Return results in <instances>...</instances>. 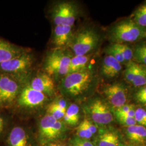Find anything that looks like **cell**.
I'll return each instance as SVG.
<instances>
[{"mask_svg":"<svg viewBox=\"0 0 146 146\" xmlns=\"http://www.w3.org/2000/svg\"><path fill=\"white\" fill-rule=\"evenodd\" d=\"M71 58L67 52L57 48L47 54L43 68L51 77H64L69 72Z\"/></svg>","mask_w":146,"mask_h":146,"instance_id":"obj_2","label":"cell"},{"mask_svg":"<svg viewBox=\"0 0 146 146\" xmlns=\"http://www.w3.org/2000/svg\"><path fill=\"white\" fill-rule=\"evenodd\" d=\"M133 58L136 61L146 66V44H141L135 48Z\"/></svg>","mask_w":146,"mask_h":146,"instance_id":"obj_25","label":"cell"},{"mask_svg":"<svg viewBox=\"0 0 146 146\" xmlns=\"http://www.w3.org/2000/svg\"><path fill=\"white\" fill-rule=\"evenodd\" d=\"M89 60L90 57L87 55H75L71 58L68 74L76 73L86 70Z\"/></svg>","mask_w":146,"mask_h":146,"instance_id":"obj_17","label":"cell"},{"mask_svg":"<svg viewBox=\"0 0 146 146\" xmlns=\"http://www.w3.org/2000/svg\"><path fill=\"white\" fill-rule=\"evenodd\" d=\"M134 108L133 105L131 104H125L118 108H116L115 111L116 115H120L122 114H125L129 111L130 110Z\"/></svg>","mask_w":146,"mask_h":146,"instance_id":"obj_33","label":"cell"},{"mask_svg":"<svg viewBox=\"0 0 146 146\" xmlns=\"http://www.w3.org/2000/svg\"><path fill=\"white\" fill-rule=\"evenodd\" d=\"M106 95L110 104L114 107L118 108L125 104L127 102V90L121 84H110L104 89Z\"/></svg>","mask_w":146,"mask_h":146,"instance_id":"obj_10","label":"cell"},{"mask_svg":"<svg viewBox=\"0 0 146 146\" xmlns=\"http://www.w3.org/2000/svg\"><path fill=\"white\" fill-rule=\"evenodd\" d=\"M66 112V111L61 108L55 101L49 104L47 108V113L56 120H60L63 118Z\"/></svg>","mask_w":146,"mask_h":146,"instance_id":"obj_24","label":"cell"},{"mask_svg":"<svg viewBox=\"0 0 146 146\" xmlns=\"http://www.w3.org/2000/svg\"><path fill=\"white\" fill-rule=\"evenodd\" d=\"M55 102L61 108H62L63 110L65 111L67 110V104H66V101L64 100H58L55 101Z\"/></svg>","mask_w":146,"mask_h":146,"instance_id":"obj_36","label":"cell"},{"mask_svg":"<svg viewBox=\"0 0 146 146\" xmlns=\"http://www.w3.org/2000/svg\"><path fill=\"white\" fill-rule=\"evenodd\" d=\"M117 119L121 124L125 125L127 127H130L131 125H135L137 123L134 117L122 116H117Z\"/></svg>","mask_w":146,"mask_h":146,"instance_id":"obj_31","label":"cell"},{"mask_svg":"<svg viewBox=\"0 0 146 146\" xmlns=\"http://www.w3.org/2000/svg\"><path fill=\"white\" fill-rule=\"evenodd\" d=\"M122 69V66L115 58L107 55L104 58L102 66V73L104 76L113 78L117 76Z\"/></svg>","mask_w":146,"mask_h":146,"instance_id":"obj_14","label":"cell"},{"mask_svg":"<svg viewBox=\"0 0 146 146\" xmlns=\"http://www.w3.org/2000/svg\"><path fill=\"white\" fill-rule=\"evenodd\" d=\"M8 143L9 146H29L26 133L20 127H15L11 131Z\"/></svg>","mask_w":146,"mask_h":146,"instance_id":"obj_15","label":"cell"},{"mask_svg":"<svg viewBox=\"0 0 146 146\" xmlns=\"http://www.w3.org/2000/svg\"><path fill=\"white\" fill-rule=\"evenodd\" d=\"M89 110L92 119L96 124L106 125L113 121V115L109 107L101 100H94Z\"/></svg>","mask_w":146,"mask_h":146,"instance_id":"obj_8","label":"cell"},{"mask_svg":"<svg viewBox=\"0 0 146 146\" xmlns=\"http://www.w3.org/2000/svg\"><path fill=\"white\" fill-rule=\"evenodd\" d=\"M131 84L136 87L146 85V68L143 65L137 63L135 75Z\"/></svg>","mask_w":146,"mask_h":146,"instance_id":"obj_21","label":"cell"},{"mask_svg":"<svg viewBox=\"0 0 146 146\" xmlns=\"http://www.w3.org/2000/svg\"><path fill=\"white\" fill-rule=\"evenodd\" d=\"M106 51L108 55L115 58V59L121 64L125 62V60L122 54H121L119 49L115 46L114 43L111 44L110 47H108Z\"/></svg>","mask_w":146,"mask_h":146,"instance_id":"obj_28","label":"cell"},{"mask_svg":"<svg viewBox=\"0 0 146 146\" xmlns=\"http://www.w3.org/2000/svg\"><path fill=\"white\" fill-rule=\"evenodd\" d=\"M23 48L0 38V64L25 52Z\"/></svg>","mask_w":146,"mask_h":146,"instance_id":"obj_13","label":"cell"},{"mask_svg":"<svg viewBox=\"0 0 146 146\" xmlns=\"http://www.w3.org/2000/svg\"><path fill=\"white\" fill-rule=\"evenodd\" d=\"M98 146H122V144L116 133L108 131L100 136Z\"/></svg>","mask_w":146,"mask_h":146,"instance_id":"obj_18","label":"cell"},{"mask_svg":"<svg viewBox=\"0 0 146 146\" xmlns=\"http://www.w3.org/2000/svg\"><path fill=\"white\" fill-rule=\"evenodd\" d=\"M76 8L70 2H61L55 6L52 12V19L55 25L73 26L76 20Z\"/></svg>","mask_w":146,"mask_h":146,"instance_id":"obj_7","label":"cell"},{"mask_svg":"<svg viewBox=\"0 0 146 146\" xmlns=\"http://www.w3.org/2000/svg\"><path fill=\"white\" fill-rule=\"evenodd\" d=\"M134 118L136 123L139 125L146 127V110L143 108H139L135 110Z\"/></svg>","mask_w":146,"mask_h":146,"instance_id":"obj_30","label":"cell"},{"mask_svg":"<svg viewBox=\"0 0 146 146\" xmlns=\"http://www.w3.org/2000/svg\"><path fill=\"white\" fill-rule=\"evenodd\" d=\"M99 36L94 30L85 29L73 35L68 45L75 55H86L98 46Z\"/></svg>","mask_w":146,"mask_h":146,"instance_id":"obj_4","label":"cell"},{"mask_svg":"<svg viewBox=\"0 0 146 146\" xmlns=\"http://www.w3.org/2000/svg\"><path fill=\"white\" fill-rule=\"evenodd\" d=\"M29 86L32 88L49 96H52L55 92L54 81L47 74L37 75L31 80Z\"/></svg>","mask_w":146,"mask_h":146,"instance_id":"obj_11","label":"cell"},{"mask_svg":"<svg viewBox=\"0 0 146 146\" xmlns=\"http://www.w3.org/2000/svg\"><path fill=\"white\" fill-rule=\"evenodd\" d=\"M4 125H5L4 120L1 116H0V134L2 133V132L3 131Z\"/></svg>","mask_w":146,"mask_h":146,"instance_id":"obj_37","label":"cell"},{"mask_svg":"<svg viewBox=\"0 0 146 146\" xmlns=\"http://www.w3.org/2000/svg\"><path fill=\"white\" fill-rule=\"evenodd\" d=\"M33 63V55L25 52L19 56L0 64V73L13 76L20 75L28 70Z\"/></svg>","mask_w":146,"mask_h":146,"instance_id":"obj_5","label":"cell"},{"mask_svg":"<svg viewBox=\"0 0 146 146\" xmlns=\"http://www.w3.org/2000/svg\"><path fill=\"white\" fill-rule=\"evenodd\" d=\"M65 129L64 123L61 120H56L47 136L48 140H54L62 134Z\"/></svg>","mask_w":146,"mask_h":146,"instance_id":"obj_23","label":"cell"},{"mask_svg":"<svg viewBox=\"0 0 146 146\" xmlns=\"http://www.w3.org/2000/svg\"><path fill=\"white\" fill-rule=\"evenodd\" d=\"M128 138L136 143H142L146 140V127L139 125H131L127 128Z\"/></svg>","mask_w":146,"mask_h":146,"instance_id":"obj_16","label":"cell"},{"mask_svg":"<svg viewBox=\"0 0 146 146\" xmlns=\"http://www.w3.org/2000/svg\"><path fill=\"white\" fill-rule=\"evenodd\" d=\"M73 27L68 25H56L54 31L53 42L54 44L60 48L68 45L73 37Z\"/></svg>","mask_w":146,"mask_h":146,"instance_id":"obj_12","label":"cell"},{"mask_svg":"<svg viewBox=\"0 0 146 146\" xmlns=\"http://www.w3.org/2000/svg\"><path fill=\"white\" fill-rule=\"evenodd\" d=\"M76 133L80 139L84 140H88L90 138H91L92 135H93L90 131L89 129L84 120L80 124V125H78L77 128Z\"/></svg>","mask_w":146,"mask_h":146,"instance_id":"obj_27","label":"cell"},{"mask_svg":"<svg viewBox=\"0 0 146 146\" xmlns=\"http://www.w3.org/2000/svg\"><path fill=\"white\" fill-rule=\"evenodd\" d=\"M136 64L137 63L135 62H133V61L128 62L127 64V66L125 71V76L126 80L128 82H131V84L132 83L135 75Z\"/></svg>","mask_w":146,"mask_h":146,"instance_id":"obj_29","label":"cell"},{"mask_svg":"<svg viewBox=\"0 0 146 146\" xmlns=\"http://www.w3.org/2000/svg\"><path fill=\"white\" fill-rule=\"evenodd\" d=\"M135 98L141 104L146 105V85L143 86L136 93Z\"/></svg>","mask_w":146,"mask_h":146,"instance_id":"obj_32","label":"cell"},{"mask_svg":"<svg viewBox=\"0 0 146 146\" xmlns=\"http://www.w3.org/2000/svg\"><path fill=\"white\" fill-rule=\"evenodd\" d=\"M114 44L122 54L125 62H129L133 58V51L131 48L123 43H115Z\"/></svg>","mask_w":146,"mask_h":146,"instance_id":"obj_26","label":"cell"},{"mask_svg":"<svg viewBox=\"0 0 146 146\" xmlns=\"http://www.w3.org/2000/svg\"><path fill=\"white\" fill-rule=\"evenodd\" d=\"M146 36L144 28L131 20L120 22L113 27L110 32V38L117 43L135 42Z\"/></svg>","mask_w":146,"mask_h":146,"instance_id":"obj_1","label":"cell"},{"mask_svg":"<svg viewBox=\"0 0 146 146\" xmlns=\"http://www.w3.org/2000/svg\"><path fill=\"white\" fill-rule=\"evenodd\" d=\"M56 120L48 114L42 118L40 123V134L42 139L46 140L52 125Z\"/></svg>","mask_w":146,"mask_h":146,"instance_id":"obj_20","label":"cell"},{"mask_svg":"<svg viewBox=\"0 0 146 146\" xmlns=\"http://www.w3.org/2000/svg\"><path fill=\"white\" fill-rule=\"evenodd\" d=\"M73 146H94V145L87 140L76 139L73 141Z\"/></svg>","mask_w":146,"mask_h":146,"instance_id":"obj_34","label":"cell"},{"mask_svg":"<svg viewBox=\"0 0 146 146\" xmlns=\"http://www.w3.org/2000/svg\"><path fill=\"white\" fill-rule=\"evenodd\" d=\"M46 98L45 94L27 86L21 90L17 101L22 107L34 108L43 104Z\"/></svg>","mask_w":146,"mask_h":146,"instance_id":"obj_9","label":"cell"},{"mask_svg":"<svg viewBox=\"0 0 146 146\" xmlns=\"http://www.w3.org/2000/svg\"><path fill=\"white\" fill-rule=\"evenodd\" d=\"M133 21L139 26L146 27V3L136 10L134 14Z\"/></svg>","mask_w":146,"mask_h":146,"instance_id":"obj_22","label":"cell"},{"mask_svg":"<svg viewBox=\"0 0 146 146\" xmlns=\"http://www.w3.org/2000/svg\"><path fill=\"white\" fill-rule=\"evenodd\" d=\"M84 121H85V123H86V125H87L89 129L92 132V133L93 134H95L97 131V128H96L95 125H94L92 121H90V120H88V119H86L84 120Z\"/></svg>","mask_w":146,"mask_h":146,"instance_id":"obj_35","label":"cell"},{"mask_svg":"<svg viewBox=\"0 0 146 146\" xmlns=\"http://www.w3.org/2000/svg\"><path fill=\"white\" fill-rule=\"evenodd\" d=\"M80 119L79 107L77 104H73L68 107L65 115L64 121L69 125H75L78 123Z\"/></svg>","mask_w":146,"mask_h":146,"instance_id":"obj_19","label":"cell"},{"mask_svg":"<svg viewBox=\"0 0 146 146\" xmlns=\"http://www.w3.org/2000/svg\"><path fill=\"white\" fill-rule=\"evenodd\" d=\"M92 79V73L87 69L68 74L62 78L60 87L66 94L74 96H78L82 94L88 88Z\"/></svg>","mask_w":146,"mask_h":146,"instance_id":"obj_3","label":"cell"},{"mask_svg":"<svg viewBox=\"0 0 146 146\" xmlns=\"http://www.w3.org/2000/svg\"><path fill=\"white\" fill-rule=\"evenodd\" d=\"M20 94V86L13 75L0 73V104H10Z\"/></svg>","mask_w":146,"mask_h":146,"instance_id":"obj_6","label":"cell"},{"mask_svg":"<svg viewBox=\"0 0 146 146\" xmlns=\"http://www.w3.org/2000/svg\"><path fill=\"white\" fill-rule=\"evenodd\" d=\"M49 146H66L64 144L60 143H53L50 144Z\"/></svg>","mask_w":146,"mask_h":146,"instance_id":"obj_38","label":"cell"}]
</instances>
